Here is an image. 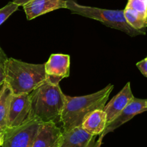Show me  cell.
<instances>
[{
	"label": "cell",
	"instance_id": "3957f363",
	"mask_svg": "<svg viewBox=\"0 0 147 147\" xmlns=\"http://www.w3.org/2000/svg\"><path fill=\"white\" fill-rule=\"evenodd\" d=\"M4 83L13 95L30 94L46 81L45 63L33 64L13 58L4 61Z\"/></svg>",
	"mask_w": 147,
	"mask_h": 147
},
{
	"label": "cell",
	"instance_id": "5b68a950",
	"mask_svg": "<svg viewBox=\"0 0 147 147\" xmlns=\"http://www.w3.org/2000/svg\"><path fill=\"white\" fill-rule=\"evenodd\" d=\"M40 124L38 120L31 119L20 126L7 128L1 147H32Z\"/></svg>",
	"mask_w": 147,
	"mask_h": 147
},
{
	"label": "cell",
	"instance_id": "2e32d148",
	"mask_svg": "<svg viewBox=\"0 0 147 147\" xmlns=\"http://www.w3.org/2000/svg\"><path fill=\"white\" fill-rule=\"evenodd\" d=\"M19 6L11 1L1 9H0V25L8 19L10 15L18 10Z\"/></svg>",
	"mask_w": 147,
	"mask_h": 147
},
{
	"label": "cell",
	"instance_id": "6da1fadb",
	"mask_svg": "<svg viewBox=\"0 0 147 147\" xmlns=\"http://www.w3.org/2000/svg\"><path fill=\"white\" fill-rule=\"evenodd\" d=\"M65 96L59 84H53L45 81L30 93L31 119L56 124L61 122Z\"/></svg>",
	"mask_w": 147,
	"mask_h": 147
},
{
	"label": "cell",
	"instance_id": "cb8c5ba5",
	"mask_svg": "<svg viewBox=\"0 0 147 147\" xmlns=\"http://www.w3.org/2000/svg\"><path fill=\"white\" fill-rule=\"evenodd\" d=\"M146 106H147V102H146Z\"/></svg>",
	"mask_w": 147,
	"mask_h": 147
},
{
	"label": "cell",
	"instance_id": "ffe728a7",
	"mask_svg": "<svg viewBox=\"0 0 147 147\" xmlns=\"http://www.w3.org/2000/svg\"><path fill=\"white\" fill-rule=\"evenodd\" d=\"M31 1H32V0H12V2L17 4L18 6H24V4Z\"/></svg>",
	"mask_w": 147,
	"mask_h": 147
},
{
	"label": "cell",
	"instance_id": "603a6c76",
	"mask_svg": "<svg viewBox=\"0 0 147 147\" xmlns=\"http://www.w3.org/2000/svg\"><path fill=\"white\" fill-rule=\"evenodd\" d=\"M1 51H2V50H1V48H0V53H1Z\"/></svg>",
	"mask_w": 147,
	"mask_h": 147
},
{
	"label": "cell",
	"instance_id": "52a82bcc",
	"mask_svg": "<svg viewBox=\"0 0 147 147\" xmlns=\"http://www.w3.org/2000/svg\"><path fill=\"white\" fill-rule=\"evenodd\" d=\"M46 82L58 85L63 79L70 75V56L52 54L45 63Z\"/></svg>",
	"mask_w": 147,
	"mask_h": 147
},
{
	"label": "cell",
	"instance_id": "8992f818",
	"mask_svg": "<svg viewBox=\"0 0 147 147\" xmlns=\"http://www.w3.org/2000/svg\"><path fill=\"white\" fill-rule=\"evenodd\" d=\"M30 120V94L12 95L7 118V128L20 126Z\"/></svg>",
	"mask_w": 147,
	"mask_h": 147
},
{
	"label": "cell",
	"instance_id": "484cf974",
	"mask_svg": "<svg viewBox=\"0 0 147 147\" xmlns=\"http://www.w3.org/2000/svg\"><path fill=\"white\" fill-rule=\"evenodd\" d=\"M0 147H1V146H0Z\"/></svg>",
	"mask_w": 147,
	"mask_h": 147
},
{
	"label": "cell",
	"instance_id": "8fae6325",
	"mask_svg": "<svg viewBox=\"0 0 147 147\" xmlns=\"http://www.w3.org/2000/svg\"><path fill=\"white\" fill-rule=\"evenodd\" d=\"M27 19L32 20L58 9H67L66 0H32L23 6Z\"/></svg>",
	"mask_w": 147,
	"mask_h": 147
},
{
	"label": "cell",
	"instance_id": "ac0fdd59",
	"mask_svg": "<svg viewBox=\"0 0 147 147\" xmlns=\"http://www.w3.org/2000/svg\"><path fill=\"white\" fill-rule=\"evenodd\" d=\"M136 66L139 69L142 74L147 77V59H144L136 63Z\"/></svg>",
	"mask_w": 147,
	"mask_h": 147
},
{
	"label": "cell",
	"instance_id": "7a4b0ae2",
	"mask_svg": "<svg viewBox=\"0 0 147 147\" xmlns=\"http://www.w3.org/2000/svg\"><path fill=\"white\" fill-rule=\"evenodd\" d=\"M109 84L95 93L80 97L65 96V103L61 115L63 131H68L82 125L83 121L93 111L103 110L113 89Z\"/></svg>",
	"mask_w": 147,
	"mask_h": 147
},
{
	"label": "cell",
	"instance_id": "d4e9b609",
	"mask_svg": "<svg viewBox=\"0 0 147 147\" xmlns=\"http://www.w3.org/2000/svg\"><path fill=\"white\" fill-rule=\"evenodd\" d=\"M146 59H147V57H146Z\"/></svg>",
	"mask_w": 147,
	"mask_h": 147
},
{
	"label": "cell",
	"instance_id": "e0dca14e",
	"mask_svg": "<svg viewBox=\"0 0 147 147\" xmlns=\"http://www.w3.org/2000/svg\"><path fill=\"white\" fill-rule=\"evenodd\" d=\"M7 59L4 52L1 51L0 53V85L4 82V61Z\"/></svg>",
	"mask_w": 147,
	"mask_h": 147
},
{
	"label": "cell",
	"instance_id": "5bb4252c",
	"mask_svg": "<svg viewBox=\"0 0 147 147\" xmlns=\"http://www.w3.org/2000/svg\"><path fill=\"white\" fill-rule=\"evenodd\" d=\"M12 95L11 89L4 83V87L0 94V132L2 135L7 128V118Z\"/></svg>",
	"mask_w": 147,
	"mask_h": 147
},
{
	"label": "cell",
	"instance_id": "30bf717a",
	"mask_svg": "<svg viewBox=\"0 0 147 147\" xmlns=\"http://www.w3.org/2000/svg\"><path fill=\"white\" fill-rule=\"evenodd\" d=\"M134 97V96L131 92L130 82H128L121 91L113 97L103 108V110L106 112L107 118V124L118 117L122 110L133 100Z\"/></svg>",
	"mask_w": 147,
	"mask_h": 147
},
{
	"label": "cell",
	"instance_id": "9c48e42d",
	"mask_svg": "<svg viewBox=\"0 0 147 147\" xmlns=\"http://www.w3.org/2000/svg\"><path fill=\"white\" fill-rule=\"evenodd\" d=\"M63 131L53 122H41L32 147H58Z\"/></svg>",
	"mask_w": 147,
	"mask_h": 147
},
{
	"label": "cell",
	"instance_id": "277c9868",
	"mask_svg": "<svg viewBox=\"0 0 147 147\" xmlns=\"http://www.w3.org/2000/svg\"><path fill=\"white\" fill-rule=\"evenodd\" d=\"M66 4L67 9L72 13L98 20L111 28L124 32L132 37L146 34V32L136 30L127 22L123 10H105L83 6L78 4L75 0H66Z\"/></svg>",
	"mask_w": 147,
	"mask_h": 147
},
{
	"label": "cell",
	"instance_id": "d6986e66",
	"mask_svg": "<svg viewBox=\"0 0 147 147\" xmlns=\"http://www.w3.org/2000/svg\"><path fill=\"white\" fill-rule=\"evenodd\" d=\"M96 136H94L91 140H90V142L88 143V144L87 145L86 147H100L102 144V141L103 140L100 139L98 138V139L96 140Z\"/></svg>",
	"mask_w": 147,
	"mask_h": 147
},
{
	"label": "cell",
	"instance_id": "44dd1931",
	"mask_svg": "<svg viewBox=\"0 0 147 147\" xmlns=\"http://www.w3.org/2000/svg\"><path fill=\"white\" fill-rule=\"evenodd\" d=\"M3 142V135L1 132H0V146H1Z\"/></svg>",
	"mask_w": 147,
	"mask_h": 147
},
{
	"label": "cell",
	"instance_id": "7c38bea8",
	"mask_svg": "<svg viewBox=\"0 0 147 147\" xmlns=\"http://www.w3.org/2000/svg\"><path fill=\"white\" fill-rule=\"evenodd\" d=\"M96 135H92L83 129L76 127L68 131H63L58 147H86L90 140Z\"/></svg>",
	"mask_w": 147,
	"mask_h": 147
},
{
	"label": "cell",
	"instance_id": "7402d4cb",
	"mask_svg": "<svg viewBox=\"0 0 147 147\" xmlns=\"http://www.w3.org/2000/svg\"><path fill=\"white\" fill-rule=\"evenodd\" d=\"M4 83L2 84H1V85H0V94H1V91H2V89H3V87H4Z\"/></svg>",
	"mask_w": 147,
	"mask_h": 147
},
{
	"label": "cell",
	"instance_id": "9a60e30c",
	"mask_svg": "<svg viewBox=\"0 0 147 147\" xmlns=\"http://www.w3.org/2000/svg\"><path fill=\"white\" fill-rule=\"evenodd\" d=\"M125 10L147 19V0H129Z\"/></svg>",
	"mask_w": 147,
	"mask_h": 147
},
{
	"label": "cell",
	"instance_id": "ba28073f",
	"mask_svg": "<svg viewBox=\"0 0 147 147\" xmlns=\"http://www.w3.org/2000/svg\"><path fill=\"white\" fill-rule=\"evenodd\" d=\"M147 99H139L134 97L133 100L122 110V112L116 117L113 121L106 125L103 132L99 136V138L103 140V137L110 132L120 127L125 122L131 120L136 115L147 111Z\"/></svg>",
	"mask_w": 147,
	"mask_h": 147
},
{
	"label": "cell",
	"instance_id": "4fadbf2b",
	"mask_svg": "<svg viewBox=\"0 0 147 147\" xmlns=\"http://www.w3.org/2000/svg\"><path fill=\"white\" fill-rule=\"evenodd\" d=\"M107 124L106 114L103 110L93 111L87 116L82 123L83 129L92 135H100L105 130Z\"/></svg>",
	"mask_w": 147,
	"mask_h": 147
}]
</instances>
